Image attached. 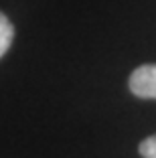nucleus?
<instances>
[{"label": "nucleus", "mask_w": 156, "mask_h": 158, "mask_svg": "<svg viewBox=\"0 0 156 158\" xmlns=\"http://www.w3.org/2000/svg\"><path fill=\"white\" fill-rule=\"evenodd\" d=\"M12 39H14L12 24H10V20L6 19L4 14L0 12V57L8 51V47L12 45Z\"/></svg>", "instance_id": "nucleus-2"}, {"label": "nucleus", "mask_w": 156, "mask_h": 158, "mask_svg": "<svg viewBox=\"0 0 156 158\" xmlns=\"http://www.w3.org/2000/svg\"><path fill=\"white\" fill-rule=\"evenodd\" d=\"M128 85H130V91L136 98L156 99V63H148V65L138 67L130 75Z\"/></svg>", "instance_id": "nucleus-1"}, {"label": "nucleus", "mask_w": 156, "mask_h": 158, "mask_svg": "<svg viewBox=\"0 0 156 158\" xmlns=\"http://www.w3.org/2000/svg\"><path fill=\"white\" fill-rule=\"evenodd\" d=\"M140 154L142 158H156V134L140 142Z\"/></svg>", "instance_id": "nucleus-3"}]
</instances>
